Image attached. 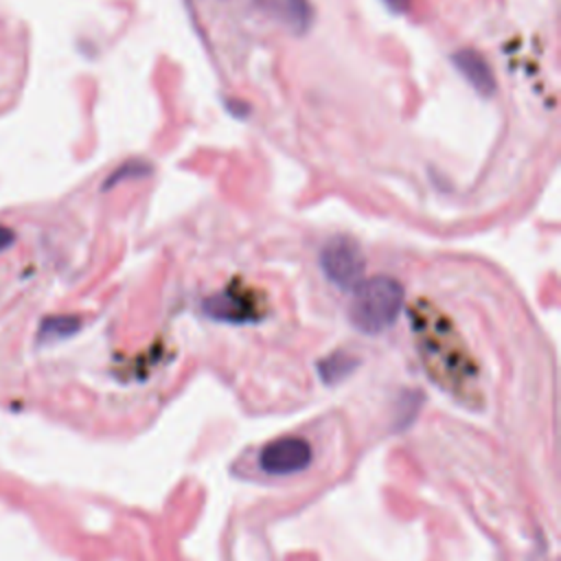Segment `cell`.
Returning a JSON list of instances; mask_svg holds the SVG:
<instances>
[{
  "mask_svg": "<svg viewBox=\"0 0 561 561\" xmlns=\"http://www.w3.org/2000/svg\"><path fill=\"white\" fill-rule=\"evenodd\" d=\"M419 357L427 375L467 405L482 403L478 364L469 355L454 324L432 305L419 302L410 311Z\"/></svg>",
  "mask_w": 561,
  "mask_h": 561,
  "instance_id": "6da1fadb",
  "label": "cell"
},
{
  "mask_svg": "<svg viewBox=\"0 0 561 561\" xmlns=\"http://www.w3.org/2000/svg\"><path fill=\"white\" fill-rule=\"evenodd\" d=\"M403 309V287L390 276H373L355 287L348 318L364 333H381Z\"/></svg>",
  "mask_w": 561,
  "mask_h": 561,
  "instance_id": "7a4b0ae2",
  "label": "cell"
},
{
  "mask_svg": "<svg viewBox=\"0 0 561 561\" xmlns=\"http://www.w3.org/2000/svg\"><path fill=\"white\" fill-rule=\"evenodd\" d=\"M324 276L340 289H355L362 280L366 261L362 248L348 237H333L320 252Z\"/></svg>",
  "mask_w": 561,
  "mask_h": 561,
  "instance_id": "3957f363",
  "label": "cell"
},
{
  "mask_svg": "<svg viewBox=\"0 0 561 561\" xmlns=\"http://www.w3.org/2000/svg\"><path fill=\"white\" fill-rule=\"evenodd\" d=\"M313 460L309 440L300 436L274 438L259 451V467L270 476H289L305 471Z\"/></svg>",
  "mask_w": 561,
  "mask_h": 561,
  "instance_id": "277c9868",
  "label": "cell"
},
{
  "mask_svg": "<svg viewBox=\"0 0 561 561\" xmlns=\"http://www.w3.org/2000/svg\"><path fill=\"white\" fill-rule=\"evenodd\" d=\"M204 311L215 320L234 322V324L252 322V320H259L261 316L254 298L245 289H234V287H226L224 291L206 298Z\"/></svg>",
  "mask_w": 561,
  "mask_h": 561,
  "instance_id": "5b68a950",
  "label": "cell"
},
{
  "mask_svg": "<svg viewBox=\"0 0 561 561\" xmlns=\"http://www.w3.org/2000/svg\"><path fill=\"white\" fill-rule=\"evenodd\" d=\"M454 66L460 70V75L467 79V83L482 96H491L495 92V79L486 64V59L471 48L458 50L454 55Z\"/></svg>",
  "mask_w": 561,
  "mask_h": 561,
  "instance_id": "8992f818",
  "label": "cell"
},
{
  "mask_svg": "<svg viewBox=\"0 0 561 561\" xmlns=\"http://www.w3.org/2000/svg\"><path fill=\"white\" fill-rule=\"evenodd\" d=\"M272 9L278 13V18L287 26H291L298 33L307 31L311 20H313V11H311L309 0H274Z\"/></svg>",
  "mask_w": 561,
  "mask_h": 561,
  "instance_id": "52a82bcc",
  "label": "cell"
},
{
  "mask_svg": "<svg viewBox=\"0 0 561 561\" xmlns=\"http://www.w3.org/2000/svg\"><path fill=\"white\" fill-rule=\"evenodd\" d=\"M355 366H357V359L353 355L335 351L318 362V373L324 383H337L344 377H348L355 370Z\"/></svg>",
  "mask_w": 561,
  "mask_h": 561,
  "instance_id": "ba28073f",
  "label": "cell"
},
{
  "mask_svg": "<svg viewBox=\"0 0 561 561\" xmlns=\"http://www.w3.org/2000/svg\"><path fill=\"white\" fill-rule=\"evenodd\" d=\"M81 327V320L77 316H50L42 322L37 340L42 344H50V342H59L64 337H70L72 333H77Z\"/></svg>",
  "mask_w": 561,
  "mask_h": 561,
  "instance_id": "9c48e42d",
  "label": "cell"
},
{
  "mask_svg": "<svg viewBox=\"0 0 561 561\" xmlns=\"http://www.w3.org/2000/svg\"><path fill=\"white\" fill-rule=\"evenodd\" d=\"M145 173H149V164H142V162H127V164H123V167L107 180L105 186H114L118 180H125V178H129V175L140 178V175H145Z\"/></svg>",
  "mask_w": 561,
  "mask_h": 561,
  "instance_id": "30bf717a",
  "label": "cell"
},
{
  "mask_svg": "<svg viewBox=\"0 0 561 561\" xmlns=\"http://www.w3.org/2000/svg\"><path fill=\"white\" fill-rule=\"evenodd\" d=\"M13 237H15L13 230H9L7 226H0V252L13 243Z\"/></svg>",
  "mask_w": 561,
  "mask_h": 561,
  "instance_id": "8fae6325",
  "label": "cell"
},
{
  "mask_svg": "<svg viewBox=\"0 0 561 561\" xmlns=\"http://www.w3.org/2000/svg\"><path fill=\"white\" fill-rule=\"evenodd\" d=\"M390 7H394L397 11H405V0H386Z\"/></svg>",
  "mask_w": 561,
  "mask_h": 561,
  "instance_id": "7c38bea8",
  "label": "cell"
}]
</instances>
